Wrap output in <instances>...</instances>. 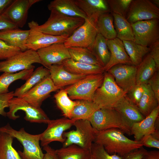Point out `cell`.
<instances>
[{
	"instance_id": "cell-35",
	"label": "cell",
	"mask_w": 159,
	"mask_h": 159,
	"mask_svg": "<svg viewBox=\"0 0 159 159\" xmlns=\"http://www.w3.org/2000/svg\"><path fill=\"white\" fill-rule=\"evenodd\" d=\"M68 49L70 58L74 61L102 67L94 54L89 49L80 47H71Z\"/></svg>"
},
{
	"instance_id": "cell-37",
	"label": "cell",
	"mask_w": 159,
	"mask_h": 159,
	"mask_svg": "<svg viewBox=\"0 0 159 159\" xmlns=\"http://www.w3.org/2000/svg\"><path fill=\"white\" fill-rule=\"evenodd\" d=\"M34 69L25 70L16 73L4 72L0 76V94L9 92L10 85L16 80H26L31 75Z\"/></svg>"
},
{
	"instance_id": "cell-12",
	"label": "cell",
	"mask_w": 159,
	"mask_h": 159,
	"mask_svg": "<svg viewBox=\"0 0 159 159\" xmlns=\"http://www.w3.org/2000/svg\"><path fill=\"white\" fill-rule=\"evenodd\" d=\"M29 33L26 46L27 49L37 51L39 49L57 43H64L67 35L55 36L44 33L38 29L39 24L33 20L28 23Z\"/></svg>"
},
{
	"instance_id": "cell-39",
	"label": "cell",
	"mask_w": 159,
	"mask_h": 159,
	"mask_svg": "<svg viewBox=\"0 0 159 159\" xmlns=\"http://www.w3.org/2000/svg\"><path fill=\"white\" fill-rule=\"evenodd\" d=\"M57 106L65 117L71 119V114L77 101H74L69 97L64 89H62L54 95Z\"/></svg>"
},
{
	"instance_id": "cell-15",
	"label": "cell",
	"mask_w": 159,
	"mask_h": 159,
	"mask_svg": "<svg viewBox=\"0 0 159 159\" xmlns=\"http://www.w3.org/2000/svg\"><path fill=\"white\" fill-rule=\"evenodd\" d=\"M137 69V67L132 64H120L113 66L107 72L113 76L116 84L127 94L136 84Z\"/></svg>"
},
{
	"instance_id": "cell-30",
	"label": "cell",
	"mask_w": 159,
	"mask_h": 159,
	"mask_svg": "<svg viewBox=\"0 0 159 159\" xmlns=\"http://www.w3.org/2000/svg\"><path fill=\"white\" fill-rule=\"evenodd\" d=\"M144 92L137 106L141 113L145 117L159 106V102L149 85L147 83L144 84Z\"/></svg>"
},
{
	"instance_id": "cell-8",
	"label": "cell",
	"mask_w": 159,
	"mask_h": 159,
	"mask_svg": "<svg viewBox=\"0 0 159 159\" xmlns=\"http://www.w3.org/2000/svg\"><path fill=\"white\" fill-rule=\"evenodd\" d=\"M97 20L87 18L84 23L76 29L64 43L68 48L80 47L90 49L98 33Z\"/></svg>"
},
{
	"instance_id": "cell-7",
	"label": "cell",
	"mask_w": 159,
	"mask_h": 159,
	"mask_svg": "<svg viewBox=\"0 0 159 159\" xmlns=\"http://www.w3.org/2000/svg\"><path fill=\"white\" fill-rule=\"evenodd\" d=\"M104 73L87 75L64 90L71 100L92 101L96 91L103 82Z\"/></svg>"
},
{
	"instance_id": "cell-6",
	"label": "cell",
	"mask_w": 159,
	"mask_h": 159,
	"mask_svg": "<svg viewBox=\"0 0 159 159\" xmlns=\"http://www.w3.org/2000/svg\"><path fill=\"white\" fill-rule=\"evenodd\" d=\"M74 126L75 127V130L64 133L63 137L65 140L63 143V147L75 144L84 148L91 149L97 131L87 120H77Z\"/></svg>"
},
{
	"instance_id": "cell-44",
	"label": "cell",
	"mask_w": 159,
	"mask_h": 159,
	"mask_svg": "<svg viewBox=\"0 0 159 159\" xmlns=\"http://www.w3.org/2000/svg\"><path fill=\"white\" fill-rule=\"evenodd\" d=\"M143 146L148 148L159 149V133L158 130L152 134L145 136L140 140Z\"/></svg>"
},
{
	"instance_id": "cell-45",
	"label": "cell",
	"mask_w": 159,
	"mask_h": 159,
	"mask_svg": "<svg viewBox=\"0 0 159 159\" xmlns=\"http://www.w3.org/2000/svg\"><path fill=\"white\" fill-rule=\"evenodd\" d=\"M14 91H12L3 94H0V115L4 116H6V112L4 110L9 107V101L14 97Z\"/></svg>"
},
{
	"instance_id": "cell-10",
	"label": "cell",
	"mask_w": 159,
	"mask_h": 159,
	"mask_svg": "<svg viewBox=\"0 0 159 159\" xmlns=\"http://www.w3.org/2000/svg\"><path fill=\"white\" fill-rule=\"evenodd\" d=\"M35 63L42 65L37 51L27 49L0 61V72L14 73L34 69L35 66L33 64Z\"/></svg>"
},
{
	"instance_id": "cell-11",
	"label": "cell",
	"mask_w": 159,
	"mask_h": 159,
	"mask_svg": "<svg viewBox=\"0 0 159 159\" xmlns=\"http://www.w3.org/2000/svg\"><path fill=\"white\" fill-rule=\"evenodd\" d=\"M159 20L152 19L132 24L134 42L148 47L159 41Z\"/></svg>"
},
{
	"instance_id": "cell-51",
	"label": "cell",
	"mask_w": 159,
	"mask_h": 159,
	"mask_svg": "<svg viewBox=\"0 0 159 159\" xmlns=\"http://www.w3.org/2000/svg\"><path fill=\"white\" fill-rule=\"evenodd\" d=\"M142 159H159V151H147Z\"/></svg>"
},
{
	"instance_id": "cell-27",
	"label": "cell",
	"mask_w": 159,
	"mask_h": 159,
	"mask_svg": "<svg viewBox=\"0 0 159 159\" xmlns=\"http://www.w3.org/2000/svg\"><path fill=\"white\" fill-rule=\"evenodd\" d=\"M50 75L49 70L43 66L37 68L33 71L26 82L14 92V96L21 97L32 88Z\"/></svg>"
},
{
	"instance_id": "cell-38",
	"label": "cell",
	"mask_w": 159,
	"mask_h": 159,
	"mask_svg": "<svg viewBox=\"0 0 159 159\" xmlns=\"http://www.w3.org/2000/svg\"><path fill=\"white\" fill-rule=\"evenodd\" d=\"M14 138L9 134L0 132V159H21L12 146Z\"/></svg>"
},
{
	"instance_id": "cell-19",
	"label": "cell",
	"mask_w": 159,
	"mask_h": 159,
	"mask_svg": "<svg viewBox=\"0 0 159 159\" xmlns=\"http://www.w3.org/2000/svg\"><path fill=\"white\" fill-rule=\"evenodd\" d=\"M159 106L155 109L148 116L141 121L133 123L131 127V135L135 140L139 141L145 136L154 133L158 129L156 126L159 118Z\"/></svg>"
},
{
	"instance_id": "cell-31",
	"label": "cell",
	"mask_w": 159,
	"mask_h": 159,
	"mask_svg": "<svg viewBox=\"0 0 159 159\" xmlns=\"http://www.w3.org/2000/svg\"><path fill=\"white\" fill-rule=\"evenodd\" d=\"M103 68L107 64L110 58V53L105 39L98 33L95 41L89 49Z\"/></svg>"
},
{
	"instance_id": "cell-14",
	"label": "cell",
	"mask_w": 159,
	"mask_h": 159,
	"mask_svg": "<svg viewBox=\"0 0 159 159\" xmlns=\"http://www.w3.org/2000/svg\"><path fill=\"white\" fill-rule=\"evenodd\" d=\"M126 18L131 24L159 19V9L149 0H132Z\"/></svg>"
},
{
	"instance_id": "cell-26",
	"label": "cell",
	"mask_w": 159,
	"mask_h": 159,
	"mask_svg": "<svg viewBox=\"0 0 159 159\" xmlns=\"http://www.w3.org/2000/svg\"><path fill=\"white\" fill-rule=\"evenodd\" d=\"M62 64L68 72L77 75H87L103 73V68L100 66L85 64L76 62L71 58L64 61Z\"/></svg>"
},
{
	"instance_id": "cell-47",
	"label": "cell",
	"mask_w": 159,
	"mask_h": 159,
	"mask_svg": "<svg viewBox=\"0 0 159 159\" xmlns=\"http://www.w3.org/2000/svg\"><path fill=\"white\" fill-rule=\"evenodd\" d=\"M18 28L4 14L0 15V31Z\"/></svg>"
},
{
	"instance_id": "cell-52",
	"label": "cell",
	"mask_w": 159,
	"mask_h": 159,
	"mask_svg": "<svg viewBox=\"0 0 159 159\" xmlns=\"http://www.w3.org/2000/svg\"><path fill=\"white\" fill-rule=\"evenodd\" d=\"M14 0H0V15L2 14Z\"/></svg>"
},
{
	"instance_id": "cell-46",
	"label": "cell",
	"mask_w": 159,
	"mask_h": 159,
	"mask_svg": "<svg viewBox=\"0 0 159 159\" xmlns=\"http://www.w3.org/2000/svg\"><path fill=\"white\" fill-rule=\"evenodd\" d=\"M154 93L155 96L159 102V73L156 71L148 80V83Z\"/></svg>"
},
{
	"instance_id": "cell-34",
	"label": "cell",
	"mask_w": 159,
	"mask_h": 159,
	"mask_svg": "<svg viewBox=\"0 0 159 159\" xmlns=\"http://www.w3.org/2000/svg\"><path fill=\"white\" fill-rule=\"evenodd\" d=\"M71 114V119L88 120L93 114L100 109L93 101L77 100Z\"/></svg>"
},
{
	"instance_id": "cell-48",
	"label": "cell",
	"mask_w": 159,
	"mask_h": 159,
	"mask_svg": "<svg viewBox=\"0 0 159 159\" xmlns=\"http://www.w3.org/2000/svg\"><path fill=\"white\" fill-rule=\"evenodd\" d=\"M149 54L155 62L157 69L159 70V41H158L150 47Z\"/></svg>"
},
{
	"instance_id": "cell-13",
	"label": "cell",
	"mask_w": 159,
	"mask_h": 159,
	"mask_svg": "<svg viewBox=\"0 0 159 159\" xmlns=\"http://www.w3.org/2000/svg\"><path fill=\"white\" fill-rule=\"evenodd\" d=\"M75 119L66 117L49 120L47 129L40 134V140L42 147L49 145L51 143L57 141L63 143L65 139L63 134L74 126Z\"/></svg>"
},
{
	"instance_id": "cell-1",
	"label": "cell",
	"mask_w": 159,
	"mask_h": 159,
	"mask_svg": "<svg viewBox=\"0 0 159 159\" xmlns=\"http://www.w3.org/2000/svg\"><path fill=\"white\" fill-rule=\"evenodd\" d=\"M124 134L116 129L97 131L94 143L102 146L109 154L123 158L131 152L143 146L141 140L130 139Z\"/></svg>"
},
{
	"instance_id": "cell-23",
	"label": "cell",
	"mask_w": 159,
	"mask_h": 159,
	"mask_svg": "<svg viewBox=\"0 0 159 159\" xmlns=\"http://www.w3.org/2000/svg\"><path fill=\"white\" fill-rule=\"evenodd\" d=\"M29 33V29L24 30L18 28L3 30L0 31V39L24 51L27 50L26 45Z\"/></svg>"
},
{
	"instance_id": "cell-16",
	"label": "cell",
	"mask_w": 159,
	"mask_h": 159,
	"mask_svg": "<svg viewBox=\"0 0 159 159\" xmlns=\"http://www.w3.org/2000/svg\"><path fill=\"white\" fill-rule=\"evenodd\" d=\"M58 89L49 75L32 88L21 98L33 106L41 108L43 102L49 97L51 93Z\"/></svg>"
},
{
	"instance_id": "cell-17",
	"label": "cell",
	"mask_w": 159,
	"mask_h": 159,
	"mask_svg": "<svg viewBox=\"0 0 159 159\" xmlns=\"http://www.w3.org/2000/svg\"><path fill=\"white\" fill-rule=\"evenodd\" d=\"M37 52L42 65L48 69L50 66L61 64L64 60L70 58L68 49L64 43L54 44Z\"/></svg>"
},
{
	"instance_id": "cell-49",
	"label": "cell",
	"mask_w": 159,
	"mask_h": 159,
	"mask_svg": "<svg viewBox=\"0 0 159 159\" xmlns=\"http://www.w3.org/2000/svg\"><path fill=\"white\" fill-rule=\"evenodd\" d=\"M147 151L142 146L128 153L123 159H142Z\"/></svg>"
},
{
	"instance_id": "cell-36",
	"label": "cell",
	"mask_w": 159,
	"mask_h": 159,
	"mask_svg": "<svg viewBox=\"0 0 159 159\" xmlns=\"http://www.w3.org/2000/svg\"><path fill=\"white\" fill-rule=\"evenodd\" d=\"M98 33L105 39L111 40L117 37L112 14L107 13L100 16L97 21Z\"/></svg>"
},
{
	"instance_id": "cell-28",
	"label": "cell",
	"mask_w": 159,
	"mask_h": 159,
	"mask_svg": "<svg viewBox=\"0 0 159 159\" xmlns=\"http://www.w3.org/2000/svg\"><path fill=\"white\" fill-rule=\"evenodd\" d=\"M156 71H158L155 63L149 53L137 67L136 84L141 85L147 83Z\"/></svg>"
},
{
	"instance_id": "cell-21",
	"label": "cell",
	"mask_w": 159,
	"mask_h": 159,
	"mask_svg": "<svg viewBox=\"0 0 159 159\" xmlns=\"http://www.w3.org/2000/svg\"><path fill=\"white\" fill-rule=\"evenodd\" d=\"M48 69L52 80L59 89L72 85L86 76L72 73L66 70L62 64L51 65L49 67Z\"/></svg>"
},
{
	"instance_id": "cell-50",
	"label": "cell",
	"mask_w": 159,
	"mask_h": 159,
	"mask_svg": "<svg viewBox=\"0 0 159 159\" xmlns=\"http://www.w3.org/2000/svg\"><path fill=\"white\" fill-rule=\"evenodd\" d=\"M45 151L43 159H59L56 153L55 150L49 145L43 147Z\"/></svg>"
},
{
	"instance_id": "cell-54",
	"label": "cell",
	"mask_w": 159,
	"mask_h": 159,
	"mask_svg": "<svg viewBox=\"0 0 159 159\" xmlns=\"http://www.w3.org/2000/svg\"><path fill=\"white\" fill-rule=\"evenodd\" d=\"M90 159H94L92 157V155Z\"/></svg>"
},
{
	"instance_id": "cell-4",
	"label": "cell",
	"mask_w": 159,
	"mask_h": 159,
	"mask_svg": "<svg viewBox=\"0 0 159 159\" xmlns=\"http://www.w3.org/2000/svg\"><path fill=\"white\" fill-rule=\"evenodd\" d=\"M0 132L16 138L22 144L23 151L18 152L21 159H43L44 154L39 145L40 134H31L26 132L24 128L17 131L13 128L9 124L1 127Z\"/></svg>"
},
{
	"instance_id": "cell-5",
	"label": "cell",
	"mask_w": 159,
	"mask_h": 159,
	"mask_svg": "<svg viewBox=\"0 0 159 159\" xmlns=\"http://www.w3.org/2000/svg\"><path fill=\"white\" fill-rule=\"evenodd\" d=\"M126 95L108 72L104 73L103 82L96 91L92 101L100 108L113 109Z\"/></svg>"
},
{
	"instance_id": "cell-53",
	"label": "cell",
	"mask_w": 159,
	"mask_h": 159,
	"mask_svg": "<svg viewBox=\"0 0 159 159\" xmlns=\"http://www.w3.org/2000/svg\"><path fill=\"white\" fill-rule=\"evenodd\" d=\"M158 8L159 6V0H150Z\"/></svg>"
},
{
	"instance_id": "cell-32",
	"label": "cell",
	"mask_w": 159,
	"mask_h": 159,
	"mask_svg": "<svg viewBox=\"0 0 159 159\" xmlns=\"http://www.w3.org/2000/svg\"><path fill=\"white\" fill-rule=\"evenodd\" d=\"M117 38L123 41H134V37L131 24L126 18L121 16L112 13Z\"/></svg>"
},
{
	"instance_id": "cell-18",
	"label": "cell",
	"mask_w": 159,
	"mask_h": 159,
	"mask_svg": "<svg viewBox=\"0 0 159 159\" xmlns=\"http://www.w3.org/2000/svg\"><path fill=\"white\" fill-rule=\"evenodd\" d=\"M40 0H14L3 13L19 28L25 24L30 8Z\"/></svg>"
},
{
	"instance_id": "cell-33",
	"label": "cell",
	"mask_w": 159,
	"mask_h": 159,
	"mask_svg": "<svg viewBox=\"0 0 159 159\" xmlns=\"http://www.w3.org/2000/svg\"><path fill=\"white\" fill-rule=\"evenodd\" d=\"M126 51L130 57L132 64L137 67L144 57L150 51V47L144 46L132 41H123Z\"/></svg>"
},
{
	"instance_id": "cell-9",
	"label": "cell",
	"mask_w": 159,
	"mask_h": 159,
	"mask_svg": "<svg viewBox=\"0 0 159 159\" xmlns=\"http://www.w3.org/2000/svg\"><path fill=\"white\" fill-rule=\"evenodd\" d=\"M9 111L6 116L10 119L15 120L19 117L16 113L19 110L24 111L25 113L24 119L31 122L47 124L50 119L41 108L33 106L22 98L13 97L9 101Z\"/></svg>"
},
{
	"instance_id": "cell-3",
	"label": "cell",
	"mask_w": 159,
	"mask_h": 159,
	"mask_svg": "<svg viewBox=\"0 0 159 159\" xmlns=\"http://www.w3.org/2000/svg\"><path fill=\"white\" fill-rule=\"evenodd\" d=\"M88 120L97 131L116 129L131 135V124L113 108H100Z\"/></svg>"
},
{
	"instance_id": "cell-25",
	"label": "cell",
	"mask_w": 159,
	"mask_h": 159,
	"mask_svg": "<svg viewBox=\"0 0 159 159\" xmlns=\"http://www.w3.org/2000/svg\"><path fill=\"white\" fill-rule=\"evenodd\" d=\"M50 11L54 10L67 16L87 18L85 14L77 5L75 0H54L48 5Z\"/></svg>"
},
{
	"instance_id": "cell-42",
	"label": "cell",
	"mask_w": 159,
	"mask_h": 159,
	"mask_svg": "<svg viewBox=\"0 0 159 159\" xmlns=\"http://www.w3.org/2000/svg\"><path fill=\"white\" fill-rule=\"evenodd\" d=\"M21 51L19 48L11 46L0 39V60H6Z\"/></svg>"
},
{
	"instance_id": "cell-29",
	"label": "cell",
	"mask_w": 159,
	"mask_h": 159,
	"mask_svg": "<svg viewBox=\"0 0 159 159\" xmlns=\"http://www.w3.org/2000/svg\"><path fill=\"white\" fill-rule=\"evenodd\" d=\"M59 159H90L92 156L91 149L72 144L55 150Z\"/></svg>"
},
{
	"instance_id": "cell-41",
	"label": "cell",
	"mask_w": 159,
	"mask_h": 159,
	"mask_svg": "<svg viewBox=\"0 0 159 159\" xmlns=\"http://www.w3.org/2000/svg\"><path fill=\"white\" fill-rule=\"evenodd\" d=\"M92 155L94 159H123L115 154L108 153L102 145L93 143L91 149Z\"/></svg>"
},
{
	"instance_id": "cell-2",
	"label": "cell",
	"mask_w": 159,
	"mask_h": 159,
	"mask_svg": "<svg viewBox=\"0 0 159 159\" xmlns=\"http://www.w3.org/2000/svg\"><path fill=\"white\" fill-rule=\"evenodd\" d=\"M50 11L47 21L38 26L41 32L47 34L69 36L85 21L82 18L67 16L54 10Z\"/></svg>"
},
{
	"instance_id": "cell-43",
	"label": "cell",
	"mask_w": 159,
	"mask_h": 159,
	"mask_svg": "<svg viewBox=\"0 0 159 159\" xmlns=\"http://www.w3.org/2000/svg\"><path fill=\"white\" fill-rule=\"evenodd\" d=\"M144 90V84H136L130 89L126 95L131 101L137 105L143 96Z\"/></svg>"
},
{
	"instance_id": "cell-22",
	"label": "cell",
	"mask_w": 159,
	"mask_h": 159,
	"mask_svg": "<svg viewBox=\"0 0 159 159\" xmlns=\"http://www.w3.org/2000/svg\"><path fill=\"white\" fill-rule=\"evenodd\" d=\"M75 1L87 18L97 20L102 15L110 11L106 0H75Z\"/></svg>"
},
{
	"instance_id": "cell-24",
	"label": "cell",
	"mask_w": 159,
	"mask_h": 159,
	"mask_svg": "<svg viewBox=\"0 0 159 159\" xmlns=\"http://www.w3.org/2000/svg\"><path fill=\"white\" fill-rule=\"evenodd\" d=\"M113 109L120 113L131 125L133 123L141 121L145 118L137 105L131 101L126 95Z\"/></svg>"
},
{
	"instance_id": "cell-20",
	"label": "cell",
	"mask_w": 159,
	"mask_h": 159,
	"mask_svg": "<svg viewBox=\"0 0 159 159\" xmlns=\"http://www.w3.org/2000/svg\"><path fill=\"white\" fill-rule=\"evenodd\" d=\"M106 42L110 53V58L108 63L103 67L105 72L117 64L132 65L122 41L116 37L112 39H106Z\"/></svg>"
},
{
	"instance_id": "cell-40",
	"label": "cell",
	"mask_w": 159,
	"mask_h": 159,
	"mask_svg": "<svg viewBox=\"0 0 159 159\" xmlns=\"http://www.w3.org/2000/svg\"><path fill=\"white\" fill-rule=\"evenodd\" d=\"M132 0H107L112 13L117 14L126 18Z\"/></svg>"
}]
</instances>
